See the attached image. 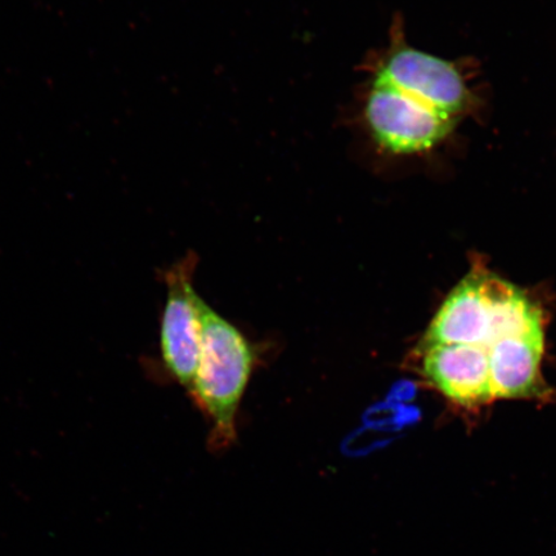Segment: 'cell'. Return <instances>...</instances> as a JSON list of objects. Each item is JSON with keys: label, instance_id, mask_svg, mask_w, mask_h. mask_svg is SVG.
<instances>
[{"label": "cell", "instance_id": "7a4b0ae2", "mask_svg": "<svg viewBox=\"0 0 556 556\" xmlns=\"http://www.w3.org/2000/svg\"><path fill=\"white\" fill-rule=\"evenodd\" d=\"M370 80L391 86L448 116L462 117L476 106L475 94L452 62L408 46L402 21L395 20L391 43L364 66Z\"/></svg>", "mask_w": 556, "mask_h": 556}, {"label": "cell", "instance_id": "5b68a950", "mask_svg": "<svg viewBox=\"0 0 556 556\" xmlns=\"http://www.w3.org/2000/svg\"><path fill=\"white\" fill-rule=\"evenodd\" d=\"M197 263V255L190 254L166 270V299L160 328V352L166 371L189 393L198 370L201 343L200 296L192 282Z\"/></svg>", "mask_w": 556, "mask_h": 556}, {"label": "cell", "instance_id": "52a82bcc", "mask_svg": "<svg viewBox=\"0 0 556 556\" xmlns=\"http://www.w3.org/2000/svg\"><path fill=\"white\" fill-rule=\"evenodd\" d=\"M545 333L506 337L489 346L493 400H545L541 375Z\"/></svg>", "mask_w": 556, "mask_h": 556}, {"label": "cell", "instance_id": "6da1fadb", "mask_svg": "<svg viewBox=\"0 0 556 556\" xmlns=\"http://www.w3.org/2000/svg\"><path fill=\"white\" fill-rule=\"evenodd\" d=\"M200 356L190 391L212 421L207 448L224 452L238 440L236 415L254 365V351L242 332L199 299Z\"/></svg>", "mask_w": 556, "mask_h": 556}, {"label": "cell", "instance_id": "8992f818", "mask_svg": "<svg viewBox=\"0 0 556 556\" xmlns=\"http://www.w3.org/2000/svg\"><path fill=\"white\" fill-rule=\"evenodd\" d=\"M421 371L444 397L465 408L493 400L489 350L468 344L419 345Z\"/></svg>", "mask_w": 556, "mask_h": 556}, {"label": "cell", "instance_id": "3957f363", "mask_svg": "<svg viewBox=\"0 0 556 556\" xmlns=\"http://www.w3.org/2000/svg\"><path fill=\"white\" fill-rule=\"evenodd\" d=\"M361 122L375 148L387 155L413 156L440 146L458 121L399 89L370 80L361 100Z\"/></svg>", "mask_w": 556, "mask_h": 556}, {"label": "cell", "instance_id": "277c9868", "mask_svg": "<svg viewBox=\"0 0 556 556\" xmlns=\"http://www.w3.org/2000/svg\"><path fill=\"white\" fill-rule=\"evenodd\" d=\"M510 282L489 269L475 267L451 291L419 345L489 346L500 339L497 308Z\"/></svg>", "mask_w": 556, "mask_h": 556}]
</instances>
